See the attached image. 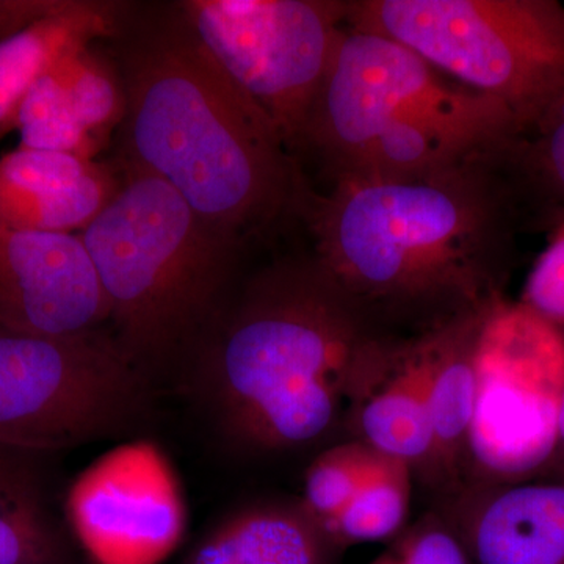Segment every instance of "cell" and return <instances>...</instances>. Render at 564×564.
<instances>
[{
    "label": "cell",
    "mask_w": 564,
    "mask_h": 564,
    "mask_svg": "<svg viewBox=\"0 0 564 564\" xmlns=\"http://www.w3.org/2000/svg\"><path fill=\"white\" fill-rule=\"evenodd\" d=\"M404 340L364 313L313 251L303 252L232 289L180 384L226 447L292 454L351 433Z\"/></svg>",
    "instance_id": "cell-1"
},
{
    "label": "cell",
    "mask_w": 564,
    "mask_h": 564,
    "mask_svg": "<svg viewBox=\"0 0 564 564\" xmlns=\"http://www.w3.org/2000/svg\"><path fill=\"white\" fill-rule=\"evenodd\" d=\"M107 41L124 88L121 163L166 182L240 248L284 221H303L314 187L302 163L176 2L152 17L129 7Z\"/></svg>",
    "instance_id": "cell-2"
},
{
    "label": "cell",
    "mask_w": 564,
    "mask_h": 564,
    "mask_svg": "<svg viewBox=\"0 0 564 564\" xmlns=\"http://www.w3.org/2000/svg\"><path fill=\"white\" fill-rule=\"evenodd\" d=\"M315 258L364 313L410 339L503 299L519 232L485 154L437 172L314 191Z\"/></svg>",
    "instance_id": "cell-3"
},
{
    "label": "cell",
    "mask_w": 564,
    "mask_h": 564,
    "mask_svg": "<svg viewBox=\"0 0 564 564\" xmlns=\"http://www.w3.org/2000/svg\"><path fill=\"white\" fill-rule=\"evenodd\" d=\"M510 109L452 80L410 47L345 28L315 99L302 158L328 185L392 180L473 161L513 128Z\"/></svg>",
    "instance_id": "cell-4"
},
{
    "label": "cell",
    "mask_w": 564,
    "mask_h": 564,
    "mask_svg": "<svg viewBox=\"0 0 564 564\" xmlns=\"http://www.w3.org/2000/svg\"><path fill=\"white\" fill-rule=\"evenodd\" d=\"M121 166V184L79 232L109 306V332L152 388L181 380L234 289L242 248L166 182Z\"/></svg>",
    "instance_id": "cell-5"
},
{
    "label": "cell",
    "mask_w": 564,
    "mask_h": 564,
    "mask_svg": "<svg viewBox=\"0 0 564 564\" xmlns=\"http://www.w3.org/2000/svg\"><path fill=\"white\" fill-rule=\"evenodd\" d=\"M347 25L399 41L516 121L564 93L556 0H347Z\"/></svg>",
    "instance_id": "cell-6"
},
{
    "label": "cell",
    "mask_w": 564,
    "mask_h": 564,
    "mask_svg": "<svg viewBox=\"0 0 564 564\" xmlns=\"http://www.w3.org/2000/svg\"><path fill=\"white\" fill-rule=\"evenodd\" d=\"M152 392L110 332L43 336L0 325V448L44 455L124 434Z\"/></svg>",
    "instance_id": "cell-7"
},
{
    "label": "cell",
    "mask_w": 564,
    "mask_h": 564,
    "mask_svg": "<svg viewBox=\"0 0 564 564\" xmlns=\"http://www.w3.org/2000/svg\"><path fill=\"white\" fill-rule=\"evenodd\" d=\"M467 486L544 478L564 393V334L521 302L500 299L475 348Z\"/></svg>",
    "instance_id": "cell-8"
},
{
    "label": "cell",
    "mask_w": 564,
    "mask_h": 564,
    "mask_svg": "<svg viewBox=\"0 0 564 564\" xmlns=\"http://www.w3.org/2000/svg\"><path fill=\"white\" fill-rule=\"evenodd\" d=\"M176 6L300 162L311 110L347 28V0H181Z\"/></svg>",
    "instance_id": "cell-9"
},
{
    "label": "cell",
    "mask_w": 564,
    "mask_h": 564,
    "mask_svg": "<svg viewBox=\"0 0 564 564\" xmlns=\"http://www.w3.org/2000/svg\"><path fill=\"white\" fill-rule=\"evenodd\" d=\"M66 518L95 564H161L184 534L185 505L162 452L135 441L107 452L76 478Z\"/></svg>",
    "instance_id": "cell-10"
},
{
    "label": "cell",
    "mask_w": 564,
    "mask_h": 564,
    "mask_svg": "<svg viewBox=\"0 0 564 564\" xmlns=\"http://www.w3.org/2000/svg\"><path fill=\"white\" fill-rule=\"evenodd\" d=\"M0 325L43 336L109 332V306L79 234L0 223Z\"/></svg>",
    "instance_id": "cell-11"
},
{
    "label": "cell",
    "mask_w": 564,
    "mask_h": 564,
    "mask_svg": "<svg viewBox=\"0 0 564 564\" xmlns=\"http://www.w3.org/2000/svg\"><path fill=\"white\" fill-rule=\"evenodd\" d=\"M473 564H564V481L467 486L433 505Z\"/></svg>",
    "instance_id": "cell-12"
},
{
    "label": "cell",
    "mask_w": 564,
    "mask_h": 564,
    "mask_svg": "<svg viewBox=\"0 0 564 564\" xmlns=\"http://www.w3.org/2000/svg\"><path fill=\"white\" fill-rule=\"evenodd\" d=\"M115 170L65 152L17 148L0 158V223L79 234L120 187L121 174Z\"/></svg>",
    "instance_id": "cell-13"
},
{
    "label": "cell",
    "mask_w": 564,
    "mask_h": 564,
    "mask_svg": "<svg viewBox=\"0 0 564 564\" xmlns=\"http://www.w3.org/2000/svg\"><path fill=\"white\" fill-rule=\"evenodd\" d=\"M491 304L463 315L441 329L430 392L432 452L425 473L417 481L433 494L434 505L452 499L467 485L469 436L477 389L475 348Z\"/></svg>",
    "instance_id": "cell-14"
},
{
    "label": "cell",
    "mask_w": 564,
    "mask_h": 564,
    "mask_svg": "<svg viewBox=\"0 0 564 564\" xmlns=\"http://www.w3.org/2000/svg\"><path fill=\"white\" fill-rule=\"evenodd\" d=\"M485 161L507 195L519 231L555 229L564 220V93L514 121Z\"/></svg>",
    "instance_id": "cell-15"
},
{
    "label": "cell",
    "mask_w": 564,
    "mask_h": 564,
    "mask_svg": "<svg viewBox=\"0 0 564 564\" xmlns=\"http://www.w3.org/2000/svg\"><path fill=\"white\" fill-rule=\"evenodd\" d=\"M441 328L404 340L391 370L359 408L351 437L406 463L421 480L432 452L430 392Z\"/></svg>",
    "instance_id": "cell-16"
},
{
    "label": "cell",
    "mask_w": 564,
    "mask_h": 564,
    "mask_svg": "<svg viewBox=\"0 0 564 564\" xmlns=\"http://www.w3.org/2000/svg\"><path fill=\"white\" fill-rule=\"evenodd\" d=\"M129 3L62 0L61 6L0 43V131L13 128L29 88L74 52L117 36Z\"/></svg>",
    "instance_id": "cell-17"
},
{
    "label": "cell",
    "mask_w": 564,
    "mask_h": 564,
    "mask_svg": "<svg viewBox=\"0 0 564 564\" xmlns=\"http://www.w3.org/2000/svg\"><path fill=\"white\" fill-rule=\"evenodd\" d=\"M340 552L300 500L265 502L225 516L184 564H337Z\"/></svg>",
    "instance_id": "cell-18"
},
{
    "label": "cell",
    "mask_w": 564,
    "mask_h": 564,
    "mask_svg": "<svg viewBox=\"0 0 564 564\" xmlns=\"http://www.w3.org/2000/svg\"><path fill=\"white\" fill-rule=\"evenodd\" d=\"M36 456L0 448V564H68Z\"/></svg>",
    "instance_id": "cell-19"
},
{
    "label": "cell",
    "mask_w": 564,
    "mask_h": 564,
    "mask_svg": "<svg viewBox=\"0 0 564 564\" xmlns=\"http://www.w3.org/2000/svg\"><path fill=\"white\" fill-rule=\"evenodd\" d=\"M414 475L400 459L389 458L343 513L325 530L337 547L391 541L408 525Z\"/></svg>",
    "instance_id": "cell-20"
},
{
    "label": "cell",
    "mask_w": 564,
    "mask_h": 564,
    "mask_svg": "<svg viewBox=\"0 0 564 564\" xmlns=\"http://www.w3.org/2000/svg\"><path fill=\"white\" fill-rule=\"evenodd\" d=\"M70 55L29 88L14 115L13 128L20 132L21 148L65 152L95 161L101 147L82 128L66 88V63Z\"/></svg>",
    "instance_id": "cell-21"
},
{
    "label": "cell",
    "mask_w": 564,
    "mask_h": 564,
    "mask_svg": "<svg viewBox=\"0 0 564 564\" xmlns=\"http://www.w3.org/2000/svg\"><path fill=\"white\" fill-rule=\"evenodd\" d=\"M389 458L358 437L326 445L304 474L300 503L325 532Z\"/></svg>",
    "instance_id": "cell-22"
},
{
    "label": "cell",
    "mask_w": 564,
    "mask_h": 564,
    "mask_svg": "<svg viewBox=\"0 0 564 564\" xmlns=\"http://www.w3.org/2000/svg\"><path fill=\"white\" fill-rule=\"evenodd\" d=\"M101 44L99 41L70 55L66 88L82 128L102 148L124 120L126 98L117 65Z\"/></svg>",
    "instance_id": "cell-23"
},
{
    "label": "cell",
    "mask_w": 564,
    "mask_h": 564,
    "mask_svg": "<svg viewBox=\"0 0 564 564\" xmlns=\"http://www.w3.org/2000/svg\"><path fill=\"white\" fill-rule=\"evenodd\" d=\"M369 564H473L470 556L436 508L389 541L388 547Z\"/></svg>",
    "instance_id": "cell-24"
},
{
    "label": "cell",
    "mask_w": 564,
    "mask_h": 564,
    "mask_svg": "<svg viewBox=\"0 0 564 564\" xmlns=\"http://www.w3.org/2000/svg\"><path fill=\"white\" fill-rule=\"evenodd\" d=\"M564 334V220L549 232L518 300Z\"/></svg>",
    "instance_id": "cell-25"
},
{
    "label": "cell",
    "mask_w": 564,
    "mask_h": 564,
    "mask_svg": "<svg viewBox=\"0 0 564 564\" xmlns=\"http://www.w3.org/2000/svg\"><path fill=\"white\" fill-rule=\"evenodd\" d=\"M62 0H0V43L50 14Z\"/></svg>",
    "instance_id": "cell-26"
},
{
    "label": "cell",
    "mask_w": 564,
    "mask_h": 564,
    "mask_svg": "<svg viewBox=\"0 0 564 564\" xmlns=\"http://www.w3.org/2000/svg\"><path fill=\"white\" fill-rule=\"evenodd\" d=\"M544 478H555L564 481V393L562 406H560L558 426H556V443L551 466Z\"/></svg>",
    "instance_id": "cell-27"
}]
</instances>
